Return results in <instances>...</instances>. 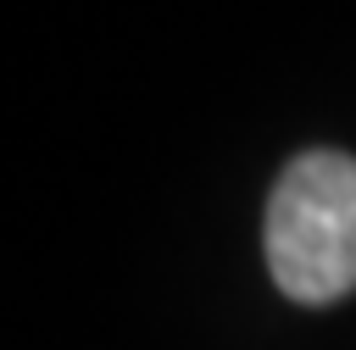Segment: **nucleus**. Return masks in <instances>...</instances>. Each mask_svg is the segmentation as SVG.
I'll return each mask as SVG.
<instances>
[{"mask_svg":"<svg viewBox=\"0 0 356 350\" xmlns=\"http://www.w3.org/2000/svg\"><path fill=\"white\" fill-rule=\"evenodd\" d=\"M267 267L300 306H334L356 289V156L306 150L267 194Z\"/></svg>","mask_w":356,"mask_h":350,"instance_id":"f257e3e1","label":"nucleus"}]
</instances>
